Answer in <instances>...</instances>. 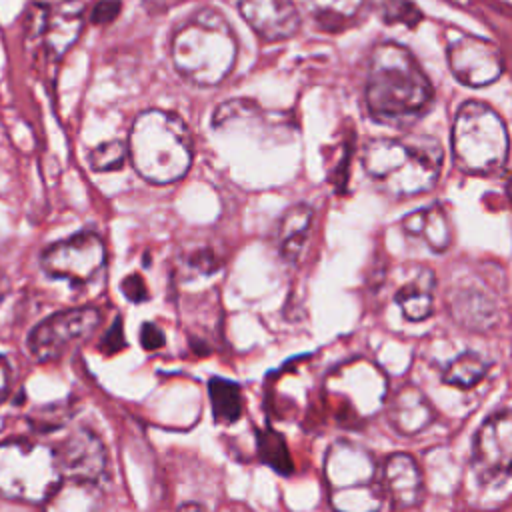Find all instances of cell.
<instances>
[{
  "instance_id": "cell-1",
  "label": "cell",
  "mask_w": 512,
  "mask_h": 512,
  "mask_svg": "<svg viewBox=\"0 0 512 512\" xmlns=\"http://www.w3.org/2000/svg\"><path fill=\"white\" fill-rule=\"evenodd\" d=\"M434 100V86L416 56L394 40H380L368 56L364 102L376 124L408 128Z\"/></svg>"
},
{
  "instance_id": "cell-2",
  "label": "cell",
  "mask_w": 512,
  "mask_h": 512,
  "mask_svg": "<svg viewBox=\"0 0 512 512\" xmlns=\"http://www.w3.org/2000/svg\"><path fill=\"white\" fill-rule=\"evenodd\" d=\"M442 164L444 148L440 140L426 134L372 138L362 152L366 174L376 180L384 192L400 198L432 190Z\"/></svg>"
},
{
  "instance_id": "cell-3",
  "label": "cell",
  "mask_w": 512,
  "mask_h": 512,
  "mask_svg": "<svg viewBox=\"0 0 512 512\" xmlns=\"http://www.w3.org/2000/svg\"><path fill=\"white\" fill-rule=\"evenodd\" d=\"M176 72L196 86H216L234 70L238 40L230 22L212 6L196 10L172 36Z\"/></svg>"
},
{
  "instance_id": "cell-4",
  "label": "cell",
  "mask_w": 512,
  "mask_h": 512,
  "mask_svg": "<svg viewBox=\"0 0 512 512\" xmlns=\"http://www.w3.org/2000/svg\"><path fill=\"white\" fill-rule=\"evenodd\" d=\"M128 160L146 182L164 186L180 180L192 164V134L186 122L168 110L140 112L128 134Z\"/></svg>"
},
{
  "instance_id": "cell-5",
  "label": "cell",
  "mask_w": 512,
  "mask_h": 512,
  "mask_svg": "<svg viewBox=\"0 0 512 512\" xmlns=\"http://www.w3.org/2000/svg\"><path fill=\"white\" fill-rule=\"evenodd\" d=\"M452 156L458 170L466 174H496L508 156V132L502 116L480 100L460 104L452 124Z\"/></svg>"
},
{
  "instance_id": "cell-6",
  "label": "cell",
  "mask_w": 512,
  "mask_h": 512,
  "mask_svg": "<svg viewBox=\"0 0 512 512\" xmlns=\"http://www.w3.org/2000/svg\"><path fill=\"white\" fill-rule=\"evenodd\" d=\"M62 480L56 450L48 444L16 438L0 444V496L26 504H44Z\"/></svg>"
},
{
  "instance_id": "cell-7",
  "label": "cell",
  "mask_w": 512,
  "mask_h": 512,
  "mask_svg": "<svg viewBox=\"0 0 512 512\" xmlns=\"http://www.w3.org/2000/svg\"><path fill=\"white\" fill-rule=\"evenodd\" d=\"M330 500L340 510H376L384 490L380 466L370 450L350 440H336L324 460Z\"/></svg>"
},
{
  "instance_id": "cell-8",
  "label": "cell",
  "mask_w": 512,
  "mask_h": 512,
  "mask_svg": "<svg viewBox=\"0 0 512 512\" xmlns=\"http://www.w3.org/2000/svg\"><path fill=\"white\" fill-rule=\"evenodd\" d=\"M102 322V312L96 306H80L60 310L38 322L26 340L28 352L36 362H54L72 346L84 342Z\"/></svg>"
},
{
  "instance_id": "cell-9",
  "label": "cell",
  "mask_w": 512,
  "mask_h": 512,
  "mask_svg": "<svg viewBox=\"0 0 512 512\" xmlns=\"http://www.w3.org/2000/svg\"><path fill=\"white\" fill-rule=\"evenodd\" d=\"M106 262V248L98 234L78 232L44 248L40 254L42 270L56 280H66L80 288L96 278Z\"/></svg>"
},
{
  "instance_id": "cell-10",
  "label": "cell",
  "mask_w": 512,
  "mask_h": 512,
  "mask_svg": "<svg viewBox=\"0 0 512 512\" xmlns=\"http://www.w3.org/2000/svg\"><path fill=\"white\" fill-rule=\"evenodd\" d=\"M386 376L372 362H350L340 366L326 388L334 400H340L358 418L376 414L386 398Z\"/></svg>"
},
{
  "instance_id": "cell-11",
  "label": "cell",
  "mask_w": 512,
  "mask_h": 512,
  "mask_svg": "<svg viewBox=\"0 0 512 512\" xmlns=\"http://www.w3.org/2000/svg\"><path fill=\"white\" fill-rule=\"evenodd\" d=\"M446 62L452 76L470 88L490 86L504 74L500 48L492 40L472 34H462L448 42Z\"/></svg>"
},
{
  "instance_id": "cell-12",
  "label": "cell",
  "mask_w": 512,
  "mask_h": 512,
  "mask_svg": "<svg viewBox=\"0 0 512 512\" xmlns=\"http://www.w3.org/2000/svg\"><path fill=\"white\" fill-rule=\"evenodd\" d=\"M512 458V422L510 412L490 414L474 434L472 470L480 484H494L508 478Z\"/></svg>"
},
{
  "instance_id": "cell-13",
  "label": "cell",
  "mask_w": 512,
  "mask_h": 512,
  "mask_svg": "<svg viewBox=\"0 0 512 512\" xmlns=\"http://www.w3.org/2000/svg\"><path fill=\"white\" fill-rule=\"evenodd\" d=\"M54 450L62 478L98 484V480L106 472V446L100 436L88 428H78L70 432Z\"/></svg>"
},
{
  "instance_id": "cell-14",
  "label": "cell",
  "mask_w": 512,
  "mask_h": 512,
  "mask_svg": "<svg viewBox=\"0 0 512 512\" xmlns=\"http://www.w3.org/2000/svg\"><path fill=\"white\" fill-rule=\"evenodd\" d=\"M238 12L264 42L288 40L302 26V14L290 0H240Z\"/></svg>"
},
{
  "instance_id": "cell-15",
  "label": "cell",
  "mask_w": 512,
  "mask_h": 512,
  "mask_svg": "<svg viewBox=\"0 0 512 512\" xmlns=\"http://www.w3.org/2000/svg\"><path fill=\"white\" fill-rule=\"evenodd\" d=\"M380 482L394 508H416L424 500L422 470L410 454H390L380 466Z\"/></svg>"
},
{
  "instance_id": "cell-16",
  "label": "cell",
  "mask_w": 512,
  "mask_h": 512,
  "mask_svg": "<svg viewBox=\"0 0 512 512\" xmlns=\"http://www.w3.org/2000/svg\"><path fill=\"white\" fill-rule=\"evenodd\" d=\"M84 24L82 0H60L42 10L40 38L52 58H62L78 40Z\"/></svg>"
},
{
  "instance_id": "cell-17",
  "label": "cell",
  "mask_w": 512,
  "mask_h": 512,
  "mask_svg": "<svg viewBox=\"0 0 512 512\" xmlns=\"http://www.w3.org/2000/svg\"><path fill=\"white\" fill-rule=\"evenodd\" d=\"M388 420L392 428L404 436L422 432L434 420V408L424 392L412 384L402 386L388 408Z\"/></svg>"
},
{
  "instance_id": "cell-18",
  "label": "cell",
  "mask_w": 512,
  "mask_h": 512,
  "mask_svg": "<svg viewBox=\"0 0 512 512\" xmlns=\"http://www.w3.org/2000/svg\"><path fill=\"white\" fill-rule=\"evenodd\" d=\"M400 224H402V230L410 238L422 242L432 252L442 254L452 244L450 220H448L446 210L440 204L416 210V212L408 214Z\"/></svg>"
},
{
  "instance_id": "cell-19",
  "label": "cell",
  "mask_w": 512,
  "mask_h": 512,
  "mask_svg": "<svg viewBox=\"0 0 512 512\" xmlns=\"http://www.w3.org/2000/svg\"><path fill=\"white\" fill-rule=\"evenodd\" d=\"M434 282H436L434 270L420 268L408 282H404L396 290L394 300L400 306V312L408 322H420L432 314Z\"/></svg>"
},
{
  "instance_id": "cell-20",
  "label": "cell",
  "mask_w": 512,
  "mask_h": 512,
  "mask_svg": "<svg viewBox=\"0 0 512 512\" xmlns=\"http://www.w3.org/2000/svg\"><path fill=\"white\" fill-rule=\"evenodd\" d=\"M316 28L342 32L358 24L366 10V0H302Z\"/></svg>"
},
{
  "instance_id": "cell-21",
  "label": "cell",
  "mask_w": 512,
  "mask_h": 512,
  "mask_svg": "<svg viewBox=\"0 0 512 512\" xmlns=\"http://www.w3.org/2000/svg\"><path fill=\"white\" fill-rule=\"evenodd\" d=\"M312 226V208L308 204H296L288 208L278 226V248L284 262H296L304 250L308 232Z\"/></svg>"
},
{
  "instance_id": "cell-22",
  "label": "cell",
  "mask_w": 512,
  "mask_h": 512,
  "mask_svg": "<svg viewBox=\"0 0 512 512\" xmlns=\"http://www.w3.org/2000/svg\"><path fill=\"white\" fill-rule=\"evenodd\" d=\"M208 396L212 404V416L218 424H232L242 416L244 402L236 382L214 376L208 380Z\"/></svg>"
},
{
  "instance_id": "cell-23",
  "label": "cell",
  "mask_w": 512,
  "mask_h": 512,
  "mask_svg": "<svg viewBox=\"0 0 512 512\" xmlns=\"http://www.w3.org/2000/svg\"><path fill=\"white\" fill-rule=\"evenodd\" d=\"M98 488L94 482H82L72 478H62L52 496L44 502V506L58 510H90L96 508Z\"/></svg>"
},
{
  "instance_id": "cell-24",
  "label": "cell",
  "mask_w": 512,
  "mask_h": 512,
  "mask_svg": "<svg viewBox=\"0 0 512 512\" xmlns=\"http://www.w3.org/2000/svg\"><path fill=\"white\" fill-rule=\"evenodd\" d=\"M488 368H490V362L482 354L468 350V352H462L460 356H456L446 366L444 382L450 386H456V388H472L486 376Z\"/></svg>"
},
{
  "instance_id": "cell-25",
  "label": "cell",
  "mask_w": 512,
  "mask_h": 512,
  "mask_svg": "<svg viewBox=\"0 0 512 512\" xmlns=\"http://www.w3.org/2000/svg\"><path fill=\"white\" fill-rule=\"evenodd\" d=\"M366 8H372L386 26L416 28L424 14L412 0H366Z\"/></svg>"
},
{
  "instance_id": "cell-26",
  "label": "cell",
  "mask_w": 512,
  "mask_h": 512,
  "mask_svg": "<svg viewBox=\"0 0 512 512\" xmlns=\"http://www.w3.org/2000/svg\"><path fill=\"white\" fill-rule=\"evenodd\" d=\"M454 314L458 322L468 324L472 328H482V320L492 322L494 316L492 304L478 292V290H466L454 300Z\"/></svg>"
},
{
  "instance_id": "cell-27",
  "label": "cell",
  "mask_w": 512,
  "mask_h": 512,
  "mask_svg": "<svg viewBox=\"0 0 512 512\" xmlns=\"http://www.w3.org/2000/svg\"><path fill=\"white\" fill-rule=\"evenodd\" d=\"M258 446H260V458L274 468L278 474H292V458L284 444V438L274 430L258 432Z\"/></svg>"
},
{
  "instance_id": "cell-28",
  "label": "cell",
  "mask_w": 512,
  "mask_h": 512,
  "mask_svg": "<svg viewBox=\"0 0 512 512\" xmlns=\"http://www.w3.org/2000/svg\"><path fill=\"white\" fill-rule=\"evenodd\" d=\"M128 160V146L122 140H106L94 146L88 154V164L94 172L120 170Z\"/></svg>"
},
{
  "instance_id": "cell-29",
  "label": "cell",
  "mask_w": 512,
  "mask_h": 512,
  "mask_svg": "<svg viewBox=\"0 0 512 512\" xmlns=\"http://www.w3.org/2000/svg\"><path fill=\"white\" fill-rule=\"evenodd\" d=\"M68 418H70L68 402H58V404L44 406V408L36 410L34 414H30V424L40 434H48L50 430L62 428L68 422Z\"/></svg>"
},
{
  "instance_id": "cell-30",
  "label": "cell",
  "mask_w": 512,
  "mask_h": 512,
  "mask_svg": "<svg viewBox=\"0 0 512 512\" xmlns=\"http://www.w3.org/2000/svg\"><path fill=\"white\" fill-rule=\"evenodd\" d=\"M120 290L122 294L134 302V304H140L144 300H148V290H146V284L142 280L140 274H130L126 276L122 282H120Z\"/></svg>"
},
{
  "instance_id": "cell-31",
  "label": "cell",
  "mask_w": 512,
  "mask_h": 512,
  "mask_svg": "<svg viewBox=\"0 0 512 512\" xmlns=\"http://www.w3.org/2000/svg\"><path fill=\"white\" fill-rule=\"evenodd\" d=\"M120 10H122V2L120 0H100L92 8L90 20L94 24H110V22H114L118 18Z\"/></svg>"
},
{
  "instance_id": "cell-32",
  "label": "cell",
  "mask_w": 512,
  "mask_h": 512,
  "mask_svg": "<svg viewBox=\"0 0 512 512\" xmlns=\"http://www.w3.org/2000/svg\"><path fill=\"white\" fill-rule=\"evenodd\" d=\"M166 344V338H164V332L154 324V322H144L140 326V346L148 352L152 350H158Z\"/></svg>"
},
{
  "instance_id": "cell-33",
  "label": "cell",
  "mask_w": 512,
  "mask_h": 512,
  "mask_svg": "<svg viewBox=\"0 0 512 512\" xmlns=\"http://www.w3.org/2000/svg\"><path fill=\"white\" fill-rule=\"evenodd\" d=\"M122 348H126V340H124V336H122V322H120V318H116L114 326H112V328L106 332V336L102 338L100 350H102L104 354H116V352H120Z\"/></svg>"
},
{
  "instance_id": "cell-34",
  "label": "cell",
  "mask_w": 512,
  "mask_h": 512,
  "mask_svg": "<svg viewBox=\"0 0 512 512\" xmlns=\"http://www.w3.org/2000/svg\"><path fill=\"white\" fill-rule=\"evenodd\" d=\"M188 264L204 274H212L216 268H218V260L216 256L208 250V248H202V250H196L190 254L188 258Z\"/></svg>"
},
{
  "instance_id": "cell-35",
  "label": "cell",
  "mask_w": 512,
  "mask_h": 512,
  "mask_svg": "<svg viewBox=\"0 0 512 512\" xmlns=\"http://www.w3.org/2000/svg\"><path fill=\"white\" fill-rule=\"evenodd\" d=\"M10 392V366L4 356H0V402L8 396Z\"/></svg>"
},
{
  "instance_id": "cell-36",
  "label": "cell",
  "mask_w": 512,
  "mask_h": 512,
  "mask_svg": "<svg viewBox=\"0 0 512 512\" xmlns=\"http://www.w3.org/2000/svg\"><path fill=\"white\" fill-rule=\"evenodd\" d=\"M8 290H10V282H8L6 274H4V270L0 268V302L4 300V296L8 294Z\"/></svg>"
},
{
  "instance_id": "cell-37",
  "label": "cell",
  "mask_w": 512,
  "mask_h": 512,
  "mask_svg": "<svg viewBox=\"0 0 512 512\" xmlns=\"http://www.w3.org/2000/svg\"><path fill=\"white\" fill-rule=\"evenodd\" d=\"M182 508H198V504H182Z\"/></svg>"
}]
</instances>
